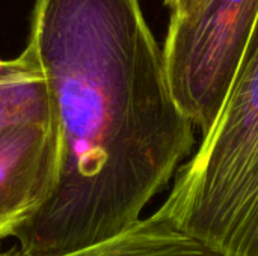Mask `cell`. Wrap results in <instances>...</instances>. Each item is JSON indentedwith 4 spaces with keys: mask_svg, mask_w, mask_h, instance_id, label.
<instances>
[{
    "mask_svg": "<svg viewBox=\"0 0 258 256\" xmlns=\"http://www.w3.org/2000/svg\"><path fill=\"white\" fill-rule=\"evenodd\" d=\"M26 50L60 139L59 180L14 234L26 256L104 243L141 220L195 143L139 0H35Z\"/></svg>",
    "mask_w": 258,
    "mask_h": 256,
    "instance_id": "6da1fadb",
    "label": "cell"
},
{
    "mask_svg": "<svg viewBox=\"0 0 258 256\" xmlns=\"http://www.w3.org/2000/svg\"><path fill=\"white\" fill-rule=\"evenodd\" d=\"M157 211L222 256H258V21L221 113Z\"/></svg>",
    "mask_w": 258,
    "mask_h": 256,
    "instance_id": "7a4b0ae2",
    "label": "cell"
},
{
    "mask_svg": "<svg viewBox=\"0 0 258 256\" xmlns=\"http://www.w3.org/2000/svg\"><path fill=\"white\" fill-rule=\"evenodd\" d=\"M258 21V0H198L171 15L162 48L169 94L206 136L234 84Z\"/></svg>",
    "mask_w": 258,
    "mask_h": 256,
    "instance_id": "3957f363",
    "label": "cell"
},
{
    "mask_svg": "<svg viewBox=\"0 0 258 256\" xmlns=\"http://www.w3.org/2000/svg\"><path fill=\"white\" fill-rule=\"evenodd\" d=\"M60 167L56 118L0 128V240L14 237L48 201Z\"/></svg>",
    "mask_w": 258,
    "mask_h": 256,
    "instance_id": "277c9868",
    "label": "cell"
},
{
    "mask_svg": "<svg viewBox=\"0 0 258 256\" xmlns=\"http://www.w3.org/2000/svg\"><path fill=\"white\" fill-rule=\"evenodd\" d=\"M0 256H26L17 246ZM62 256H222L156 211L104 243Z\"/></svg>",
    "mask_w": 258,
    "mask_h": 256,
    "instance_id": "5b68a950",
    "label": "cell"
},
{
    "mask_svg": "<svg viewBox=\"0 0 258 256\" xmlns=\"http://www.w3.org/2000/svg\"><path fill=\"white\" fill-rule=\"evenodd\" d=\"M53 119L44 75L29 51L24 50L15 59H0V128Z\"/></svg>",
    "mask_w": 258,
    "mask_h": 256,
    "instance_id": "8992f818",
    "label": "cell"
},
{
    "mask_svg": "<svg viewBox=\"0 0 258 256\" xmlns=\"http://www.w3.org/2000/svg\"><path fill=\"white\" fill-rule=\"evenodd\" d=\"M198 0H165V6L169 9L171 15H180L189 11Z\"/></svg>",
    "mask_w": 258,
    "mask_h": 256,
    "instance_id": "52a82bcc",
    "label": "cell"
}]
</instances>
